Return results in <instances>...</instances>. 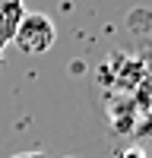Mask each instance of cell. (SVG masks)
<instances>
[{
	"mask_svg": "<svg viewBox=\"0 0 152 158\" xmlns=\"http://www.w3.org/2000/svg\"><path fill=\"white\" fill-rule=\"evenodd\" d=\"M54 41H57V25L48 13H25L19 29H16V38H13V44L29 57L51 51Z\"/></svg>",
	"mask_w": 152,
	"mask_h": 158,
	"instance_id": "cell-1",
	"label": "cell"
},
{
	"mask_svg": "<svg viewBox=\"0 0 152 158\" xmlns=\"http://www.w3.org/2000/svg\"><path fill=\"white\" fill-rule=\"evenodd\" d=\"M25 3L22 0H0V54L6 51V44H13L16 38V29L25 16Z\"/></svg>",
	"mask_w": 152,
	"mask_h": 158,
	"instance_id": "cell-2",
	"label": "cell"
},
{
	"mask_svg": "<svg viewBox=\"0 0 152 158\" xmlns=\"http://www.w3.org/2000/svg\"><path fill=\"white\" fill-rule=\"evenodd\" d=\"M120 158H146V152H143V149H127Z\"/></svg>",
	"mask_w": 152,
	"mask_h": 158,
	"instance_id": "cell-3",
	"label": "cell"
},
{
	"mask_svg": "<svg viewBox=\"0 0 152 158\" xmlns=\"http://www.w3.org/2000/svg\"><path fill=\"white\" fill-rule=\"evenodd\" d=\"M13 158H48L44 152H19V155H13Z\"/></svg>",
	"mask_w": 152,
	"mask_h": 158,
	"instance_id": "cell-4",
	"label": "cell"
}]
</instances>
